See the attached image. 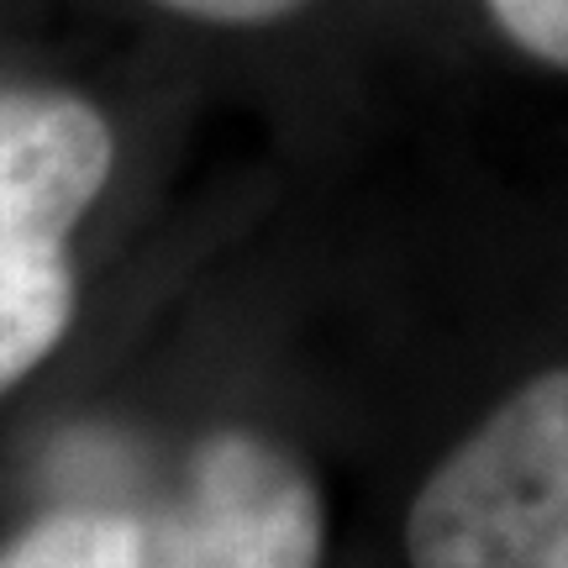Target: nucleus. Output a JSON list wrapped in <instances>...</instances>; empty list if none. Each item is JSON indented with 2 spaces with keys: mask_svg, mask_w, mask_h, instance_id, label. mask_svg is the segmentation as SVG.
<instances>
[{
  "mask_svg": "<svg viewBox=\"0 0 568 568\" xmlns=\"http://www.w3.org/2000/svg\"><path fill=\"white\" fill-rule=\"evenodd\" d=\"M527 53L568 69V0H485Z\"/></svg>",
  "mask_w": 568,
  "mask_h": 568,
  "instance_id": "5",
  "label": "nucleus"
},
{
  "mask_svg": "<svg viewBox=\"0 0 568 568\" xmlns=\"http://www.w3.org/2000/svg\"><path fill=\"white\" fill-rule=\"evenodd\" d=\"M159 6L205 21H274L284 11H295L301 0H159Z\"/></svg>",
  "mask_w": 568,
  "mask_h": 568,
  "instance_id": "6",
  "label": "nucleus"
},
{
  "mask_svg": "<svg viewBox=\"0 0 568 568\" xmlns=\"http://www.w3.org/2000/svg\"><path fill=\"white\" fill-rule=\"evenodd\" d=\"M410 568H568V368L531 379L422 485Z\"/></svg>",
  "mask_w": 568,
  "mask_h": 568,
  "instance_id": "2",
  "label": "nucleus"
},
{
  "mask_svg": "<svg viewBox=\"0 0 568 568\" xmlns=\"http://www.w3.org/2000/svg\"><path fill=\"white\" fill-rule=\"evenodd\" d=\"M0 568H138L126 510H53L0 548Z\"/></svg>",
  "mask_w": 568,
  "mask_h": 568,
  "instance_id": "4",
  "label": "nucleus"
},
{
  "mask_svg": "<svg viewBox=\"0 0 568 568\" xmlns=\"http://www.w3.org/2000/svg\"><path fill=\"white\" fill-rule=\"evenodd\" d=\"M138 568H322V500L264 437H205L174 489L126 510Z\"/></svg>",
  "mask_w": 568,
  "mask_h": 568,
  "instance_id": "3",
  "label": "nucleus"
},
{
  "mask_svg": "<svg viewBox=\"0 0 568 568\" xmlns=\"http://www.w3.org/2000/svg\"><path fill=\"white\" fill-rule=\"evenodd\" d=\"M111 126L63 90H0V395L74 316L69 237L111 180Z\"/></svg>",
  "mask_w": 568,
  "mask_h": 568,
  "instance_id": "1",
  "label": "nucleus"
}]
</instances>
